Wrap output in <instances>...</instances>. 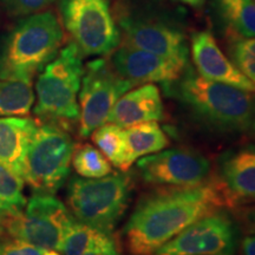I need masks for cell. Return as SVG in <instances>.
Wrapping results in <instances>:
<instances>
[{"label":"cell","instance_id":"cell-1","mask_svg":"<svg viewBox=\"0 0 255 255\" xmlns=\"http://www.w3.org/2000/svg\"><path fill=\"white\" fill-rule=\"evenodd\" d=\"M221 209L233 207L216 175L193 187H161L137 202L124 226L127 250L131 255H154L191 223Z\"/></svg>","mask_w":255,"mask_h":255},{"label":"cell","instance_id":"cell-2","mask_svg":"<svg viewBox=\"0 0 255 255\" xmlns=\"http://www.w3.org/2000/svg\"><path fill=\"white\" fill-rule=\"evenodd\" d=\"M164 88L214 131L240 133L251 130L254 104L252 92L203 78L190 66L180 79Z\"/></svg>","mask_w":255,"mask_h":255},{"label":"cell","instance_id":"cell-3","mask_svg":"<svg viewBox=\"0 0 255 255\" xmlns=\"http://www.w3.org/2000/svg\"><path fill=\"white\" fill-rule=\"evenodd\" d=\"M63 41V26L53 12L24 15L0 37V77L32 79L58 55Z\"/></svg>","mask_w":255,"mask_h":255},{"label":"cell","instance_id":"cell-4","mask_svg":"<svg viewBox=\"0 0 255 255\" xmlns=\"http://www.w3.org/2000/svg\"><path fill=\"white\" fill-rule=\"evenodd\" d=\"M132 189L127 171L101 178L73 176L66 191L69 210L77 221L111 234L126 214Z\"/></svg>","mask_w":255,"mask_h":255},{"label":"cell","instance_id":"cell-5","mask_svg":"<svg viewBox=\"0 0 255 255\" xmlns=\"http://www.w3.org/2000/svg\"><path fill=\"white\" fill-rule=\"evenodd\" d=\"M83 73V55L71 41L38 76L33 110L38 119L57 126L79 119L78 94Z\"/></svg>","mask_w":255,"mask_h":255},{"label":"cell","instance_id":"cell-6","mask_svg":"<svg viewBox=\"0 0 255 255\" xmlns=\"http://www.w3.org/2000/svg\"><path fill=\"white\" fill-rule=\"evenodd\" d=\"M75 143L70 133L52 123L38 126L25 156L23 178L34 194L53 195L66 182Z\"/></svg>","mask_w":255,"mask_h":255},{"label":"cell","instance_id":"cell-7","mask_svg":"<svg viewBox=\"0 0 255 255\" xmlns=\"http://www.w3.org/2000/svg\"><path fill=\"white\" fill-rule=\"evenodd\" d=\"M75 221L62 201L47 194H33L20 210L1 216L0 227L14 240L60 252L64 238Z\"/></svg>","mask_w":255,"mask_h":255},{"label":"cell","instance_id":"cell-8","mask_svg":"<svg viewBox=\"0 0 255 255\" xmlns=\"http://www.w3.org/2000/svg\"><path fill=\"white\" fill-rule=\"evenodd\" d=\"M63 25L83 57L109 56L121 44V31L109 0H60Z\"/></svg>","mask_w":255,"mask_h":255},{"label":"cell","instance_id":"cell-9","mask_svg":"<svg viewBox=\"0 0 255 255\" xmlns=\"http://www.w3.org/2000/svg\"><path fill=\"white\" fill-rule=\"evenodd\" d=\"M132 82L123 78L110 60L96 58L84 66L79 89V136L87 138L108 122L114 105L130 89Z\"/></svg>","mask_w":255,"mask_h":255},{"label":"cell","instance_id":"cell-10","mask_svg":"<svg viewBox=\"0 0 255 255\" xmlns=\"http://www.w3.org/2000/svg\"><path fill=\"white\" fill-rule=\"evenodd\" d=\"M117 23L124 43L155 55L184 62L189 59L186 34L170 19L142 11L121 9Z\"/></svg>","mask_w":255,"mask_h":255},{"label":"cell","instance_id":"cell-11","mask_svg":"<svg viewBox=\"0 0 255 255\" xmlns=\"http://www.w3.org/2000/svg\"><path fill=\"white\" fill-rule=\"evenodd\" d=\"M238 241L237 222L221 209L191 223L154 255H234Z\"/></svg>","mask_w":255,"mask_h":255},{"label":"cell","instance_id":"cell-12","mask_svg":"<svg viewBox=\"0 0 255 255\" xmlns=\"http://www.w3.org/2000/svg\"><path fill=\"white\" fill-rule=\"evenodd\" d=\"M137 170L143 182L155 187H193L212 175L206 156L184 148L144 156L137 161Z\"/></svg>","mask_w":255,"mask_h":255},{"label":"cell","instance_id":"cell-13","mask_svg":"<svg viewBox=\"0 0 255 255\" xmlns=\"http://www.w3.org/2000/svg\"><path fill=\"white\" fill-rule=\"evenodd\" d=\"M110 63L123 78L135 85L155 83L168 85L180 79L189 66L184 60L155 55L127 43L120 44L111 53Z\"/></svg>","mask_w":255,"mask_h":255},{"label":"cell","instance_id":"cell-14","mask_svg":"<svg viewBox=\"0 0 255 255\" xmlns=\"http://www.w3.org/2000/svg\"><path fill=\"white\" fill-rule=\"evenodd\" d=\"M191 57L196 72L203 78L255 94V83L239 70L216 43L208 31L196 32L191 36Z\"/></svg>","mask_w":255,"mask_h":255},{"label":"cell","instance_id":"cell-15","mask_svg":"<svg viewBox=\"0 0 255 255\" xmlns=\"http://www.w3.org/2000/svg\"><path fill=\"white\" fill-rule=\"evenodd\" d=\"M215 175L233 208L255 202V144L231 149L222 154Z\"/></svg>","mask_w":255,"mask_h":255},{"label":"cell","instance_id":"cell-16","mask_svg":"<svg viewBox=\"0 0 255 255\" xmlns=\"http://www.w3.org/2000/svg\"><path fill=\"white\" fill-rule=\"evenodd\" d=\"M164 119V107L159 89L155 84H142L130 89L114 105L108 123L123 129L144 122Z\"/></svg>","mask_w":255,"mask_h":255},{"label":"cell","instance_id":"cell-17","mask_svg":"<svg viewBox=\"0 0 255 255\" xmlns=\"http://www.w3.org/2000/svg\"><path fill=\"white\" fill-rule=\"evenodd\" d=\"M38 124L24 117H0V162L23 177L25 156Z\"/></svg>","mask_w":255,"mask_h":255},{"label":"cell","instance_id":"cell-18","mask_svg":"<svg viewBox=\"0 0 255 255\" xmlns=\"http://www.w3.org/2000/svg\"><path fill=\"white\" fill-rule=\"evenodd\" d=\"M127 142L128 168L144 156L164 150L170 144V139L159 124L155 121L136 124L124 129Z\"/></svg>","mask_w":255,"mask_h":255},{"label":"cell","instance_id":"cell-19","mask_svg":"<svg viewBox=\"0 0 255 255\" xmlns=\"http://www.w3.org/2000/svg\"><path fill=\"white\" fill-rule=\"evenodd\" d=\"M214 2L233 38L255 37V0H214Z\"/></svg>","mask_w":255,"mask_h":255},{"label":"cell","instance_id":"cell-20","mask_svg":"<svg viewBox=\"0 0 255 255\" xmlns=\"http://www.w3.org/2000/svg\"><path fill=\"white\" fill-rule=\"evenodd\" d=\"M34 104L31 78L0 77V117L26 116Z\"/></svg>","mask_w":255,"mask_h":255},{"label":"cell","instance_id":"cell-21","mask_svg":"<svg viewBox=\"0 0 255 255\" xmlns=\"http://www.w3.org/2000/svg\"><path fill=\"white\" fill-rule=\"evenodd\" d=\"M95 143L102 154L109 159L114 167L121 171H128L127 164V142L123 128L113 123H104L91 133Z\"/></svg>","mask_w":255,"mask_h":255},{"label":"cell","instance_id":"cell-22","mask_svg":"<svg viewBox=\"0 0 255 255\" xmlns=\"http://www.w3.org/2000/svg\"><path fill=\"white\" fill-rule=\"evenodd\" d=\"M113 240L111 234L76 220L64 238L60 252L64 255H83L91 248Z\"/></svg>","mask_w":255,"mask_h":255},{"label":"cell","instance_id":"cell-23","mask_svg":"<svg viewBox=\"0 0 255 255\" xmlns=\"http://www.w3.org/2000/svg\"><path fill=\"white\" fill-rule=\"evenodd\" d=\"M71 163L76 173L84 178H101L113 173L109 159L91 144L75 145Z\"/></svg>","mask_w":255,"mask_h":255},{"label":"cell","instance_id":"cell-24","mask_svg":"<svg viewBox=\"0 0 255 255\" xmlns=\"http://www.w3.org/2000/svg\"><path fill=\"white\" fill-rule=\"evenodd\" d=\"M24 178L0 162V218L18 212L26 205Z\"/></svg>","mask_w":255,"mask_h":255},{"label":"cell","instance_id":"cell-25","mask_svg":"<svg viewBox=\"0 0 255 255\" xmlns=\"http://www.w3.org/2000/svg\"><path fill=\"white\" fill-rule=\"evenodd\" d=\"M231 55L235 66L255 83V37L234 39Z\"/></svg>","mask_w":255,"mask_h":255},{"label":"cell","instance_id":"cell-26","mask_svg":"<svg viewBox=\"0 0 255 255\" xmlns=\"http://www.w3.org/2000/svg\"><path fill=\"white\" fill-rule=\"evenodd\" d=\"M55 1L56 0H0L5 11L14 17H24L41 12Z\"/></svg>","mask_w":255,"mask_h":255},{"label":"cell","instance_id":"cell-27","mask_svg":"<svg viewBox=\"0 0 255 255\" xmlns=\"http://www.w3.org/2000/svg\"><path fill=\"white\" fill-rule=\"evenodd\" d=\"M83 255H120V252L117 250L115 240H113L108 242V244L100 245V246L91 248L90 251H88L87 253Z\"/></svg>","mask_w":255,"mask_h":255},{"label":"cell","instance_id":"cell-28","mask_svg":"<svg viewBox=\"0 0 255 255\" xmlns=\"http://www.w3.org/2000/svg\"><path fill=\"white\" fill-rule=\"evenodd\" d=\"M244 255H255V235H247L241 242Z\"/></svg>","mask_w":255,"mask_h":255},{"label":"cell","instance_id":"cell-29","mask_svg":"<svg viewBox=\"0 0 255 255\" xmlns=\"http://www.w3.org/2000/svg\"><path fill=\"white\" fill-rule=\"evenodd\" d=\"M244 219L248 225V227L251 228V231L255 233V207L246 209L244 214Z\"/></svg>","mask_w":255,"mask_h":255},{"label":"cell","instance_id":"cell-30","mask_svg":"<svg viewBox=\"0 0 255 255\" xmlns=\"http://www.w3.org/2000/svg\"><path fill=\"white\" fill-rule=\"evenodd\" d=\"M178 2H182V4H186L188 6H191V7L199 8L201 6L206 2V0H176Z\"/></svg>","mask_w":255,"mask_h":255},{"label":"cell","instance_id":"cell-31","mask_svg":"<svg viewBox=\"0 0 255 255\" xmlns=\"http://www.w3.org/2000/svg\"><path fill=\"white\" fill-rule=\"evenodd\" d=\"M252 130L255 132V96H254V104H253V119H252Z\"/></svg>","mask_w":255,"mask_h":255},{"label":"cell","instance_id":"cell-32","mask_svg":"<svg viewBox=\"0 0 255 255\" xmlns=\"http://www.w3.org/2000/svg\"><path fill=\"white\" fill-rule=\"evenodd\" d=\"M1 232H2V231H1V227H0V233H1Z\"/></svg>","mask_w":255,"mask_h":255},{"label":"cell","instance_id":"cell-33","mask_svg":"<svg viewBox=\"0 0 255 255\" xmlns=\"http://www.w3.org/2000/svg\"><path fill=\"white\" fill-rule=\"evenodd\" d=\"M0 255H1V250H0Z\"/></svg>","mask_w":255,"mask_h":255}]
</instances>
